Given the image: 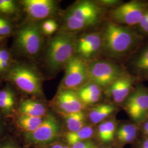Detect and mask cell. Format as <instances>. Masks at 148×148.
<instances>
[{
    "instance_id": "cell-1",
    "label": "cell",
    "mask_w": 148,
    "mask_h": 148,
    "mask_svg": "<svg viewBox=\"0 0 148 148\" xmlns=\"http://www.w3.org/2000/svg\"><path fill=\"white\" fill-rule=\"evenodd\" d=\"M101 35L102 50L106 56L113 58L131 56L145 42V38L136 29L113 21L106 24Z\"/></svg>"
},
{
    "instance_id": "cell-2",
    "label": "cell",
    "mask_w": 148,
    "mask_h": 148,
    "mask_svg": "<svg viewBox=\"0 0 148 148\" xmlns=\"http://www.w3.org/2000/svg\"><path fill=\"white\" fill-rule=\"evenodd\" d=\"M78 37L75 32L66 30L59 32L49 41L46 53V63L52 71L65 67L76 53Z\"/></svg>"
},
{
    "instance_id": "cell-3",
    "label": "cell",
    "mask_w": 148,
    "mask_h": 148,
    "mask_svg": "<svg viewBox=\"0 0 148 148\" xmlns=\"http://www.w3.org/2000/svg\"><path fill=\"white\" fill-rule=\"evenodd\" d=\"M101 11L99 5L90 1L75 3L64 14L65 30L76 32L95 25L101 19Z\"/></svg>"
},
{
    "instance_id": "cell-4",
    "label": "cell",
    "mask_w": 148,
    "mask_h": 148,
    "mask_svg": "<svg viewBox=\"0 0 148 148\" xmlns=\"http://www.w3.org/2000/svg\"><path fill=\"white\" fill-rule=\"evenodd\" d=\"M88 79L101 88H108L119 78L126 75L117 64L110 62L98 60L87 65Z\"/></svg>"
},
{
    "instance_id": "cell-5",
    "label": "cell",
    "mask_w": 148,
    "mask_h": 148,
    "mask_svg": "<svg viewBox=\"0 0 148 148\" xmlns=\"http://www.w3.org/2000/svg\"><path fill=\"white\" fill-rule=\"evenodd\" d=\"M124 109L133 122L140 125L148 118V87L136 85L124 101Z\"/></svg>"
},
{
    "instance_id": "cell-6",
    "label": "cell",
    "mask_w": 148,
    "mask_h": 148,
    "mask_svg": "<svg viewBox=\"0 0 148 148\" xmlns=\"http://www.w3.org/2000/svg\"><path fill=\"white\" fill-rule=\"evenodd\" d=\"M148 9V1L133 0L119 5L111 11L110 15L116 24L136 27Z\"/></svg>"
},
{
    "instance_id": "cell-7",
    "label": "cell",
    "mask_w": 148,
    "mask_h": 148,
    "mask_svg": "<svg viewBox=\"0 0 148 148\" xmlns=\"http://www.w3.org/2000/svg\"><path fill=\"white\" fill-rule=\"evenodd\" d=\"M42 32L41 27L35 23L27 24L19 30L16 43L23 53L35 56L42 47Z\"/></svg>"
},
{
    "instance_id": "cell-8",
    "label": "cell",
    "mask_w": 148,
    "mask_h": 148,
    "mask_svg": "<svg viewBox=\"0 0 148 148\" xmlns=\"http://www.w3.org/2000/svg\"><path fill=\"white\" fill-rule=\"evenodd\" d=\"M8 77L22 91L32 95L42 94L41 79L34 71L24 66H16L9 72Z\"/></svg>"
},
{
    "instance_id": "cell-9",
    "label": "cell",
    "mask_w": 148,
    "mask_h": 148,
    "mask_svg": "<svg viewBox=\"0 0 148 148\" xmlns=\"http://www.w3.org/2000/svg\"><path fill=\"white\" fill-rule=\"evenodd\" d=\"M87 64L84 59L75 55L65 65L62 89L79 90L88 80Z\"/></svg>"
},
{
    "instance_id": "cell-10",
    "label": "cell",
    "mask_w": 148,
    "mask_h": 148,
    "mask_svg": "<svg viewBox=\"0 0 148 148\" xmlns=\"http://www.w3.org/2000/svg\"><path fill=\"white\" fill-rule=\"evenodd\" d=\"M60 132V126L58 119L52 114H48L35 131L26 133L25 139L34 144H46L55 141Z\"/></svg>"
},
{
    "instance_id": "cell-11",
    "label": "cell",
    "mask_w": 148,
    "mask_h": 148,
    "mask_svg": "<svg viewBox=\"0 0 148 148\" xmlns=\"http://www.w3.org/2000/svg\"><path fill=\"white\" fill-rule=\"evenodd\" d=\"M103 39L101 33L91 32L78 37L76 53L85 60L93 58L102 50Z\"/></svg>"
},
{
    "instance_id": "cell-12",
    "label": "cell",
    "mask_w": 148,
    "mask_h": 148,
    "mask_svg": "<svg viewBox=\"0 0 148 148\" xmlns=\"http://www.w3.org/2000/svg\"><path fill=\"white\" fill-rule=\"evenodd\" d=\"M130 66L131 75L138 81H148V41H145L131 56Z\"/></svg>"
},
{
    "instance_id": "cell-13",
    "label": "cell",
    "mask_w": 148,
    "mask_h": 148,
    "mask_svg": "<svg viewBox=\"0 0 148 148\" xmlns=\"http://www.w3.org/2000/svg\"><path fill=\"white\" fill-rule=\"evenodd\" d=\"M21 3L28 16L35 19L47 18L57 8L56 2L53 0H24Z\"/></svg>"
},
{
    "instance_id": "cell-14",
    "label": "cell",
    "mask_w": 148,
    "mask_h": 148,
    "mask_svg": "<svg viewBox=\"0 0 148 148\" xmlns=\"http://www.w3.org/2000/svg\"><path fill=\"white\" fill-rule=\"evenodd\" d=\"M137 79L131 75L126 74L114 82L107 88V95L113 101L120 104L124 102L133 90Z\"/></svg>"
},
{
    "instance_id": "cell-15",
    "label": "cell",
    "mask_w": 148,
    "mask_h": 148,
    "mask_svg": "<svg viewBox=\"0 0 148 148\" xmlns=\"http://www.w3.org/2000/svg\"><path fill=\"white\" fill-rule=\"evenodd\" d=\"M56 104L63 114L84 111L85 106L79 99L76 91L62 89L56 98Z\"/></svg>"
},
{
    "instance_id": "cell-16",
    "label": "cell",
    "mask_w": 148,
    "mask_h": 148,
    "mask_svg": "<svg viewBox=\"0 0 148 148\" xmlns=\"http://www.w3.org/2000/svg\"><path fill=\"white\" fill-rule=\"evenodd\" d=\"M117 127L116 122L112 119H107L98 124L97 128L98 140L105 145L111 143L115 139Z\"/></svg>"
},
{
    "instance_id": "cell-17",
    "label": "cell",
    "mask_w": 148,
    "mask_h": 148,
    "mask_svg": "<svg viewBox=\"0 0 148 148\" xmlns=\"http://www.w3.org/2000/svg\"><path fill=\"white\" fill-rule=\"evenodd\" d=\"M115 110L116 108L113 105L102 104L91 109L87 116L92 124L98 125L107 120Z\"/></svg>"
},
{
    "instance_id": "cell-18",
    "label": "cell",
    "mask_w": 148,
    "mask_h": 148,
    "mask_svg": "<svg viewBox=\"0 0 148 148\" xmlns=\"http://www.w3.org/2000/svg\"><path fill=\"white\" fill-rule=\"evenodd\" d=\"M95 134L93 127L86 125L79 130L75 132H68L65 134V139L69 147L88 139H90Z\"/></svg>"
},
{
    "instance_id": "cell-19",
    "label": "cell",
    "mask_w": 148,
    "mask_h": 148,
    "mask_svg": "<svg viewBox=\"0 0 148 148\" xmlns=\"http://www.w3.org/2000/svg\"><path fill=\"white\" fill-rule=\"evenodd\" d=\"M19 110L21 115L30 116L43 117L46 113V108L43 104L30 99L22 101Z\"/></svg>"
},
{
    "instance_id": "cell-20",
    "label": "cell",
    "mask_w": 148,
    "mask_h": 148,
    "mask_svg": "<svg viewBox=\"0 0 148 148\" xmlns=\"http://www.w3.org/2000/svg\"><path fill=\"white\" fill-rule=\"evenodd\" d=\"M63 115L68 132H75L85 126L87 121V114L84 111Z\"/></svg>"
},
{
    "instance_id": "cell-21",
    "label": "cell",
    "mask_w": 148,
    "mask_h": 148,
    "mask_svg": "<svg viewBox=\"0 0 148 148\" xmlns=\"http://www.w3.org/2000/svg\"><path fill=\"white\" fill-rule=\"evenodd\" d=\"M44 117H34L21 115L19 117L17 123L18 126L26 133L35 131L44 120Z\"/></svg>"
},
{
    "instance_id": "cell-22",
    "label": "cell",
    "mask_w": 148,
    "mask_h": 148,
    "mask_svg": "<svg viewBox=\"0 0 148 148\" xmlns=\"http://www.w3.org/2000/svg\"><path fill=\"white\" fill-rule=\"evenodd\" d=\"M81 101H91L101 96V88L93 82L86 84L76 91Z\"/></svg>"
},
{
    "instance_id": "cell-23",
    "label": "cell",
    "mask_w": 148,
    "mask_h": 148,
    "mask_svg": "<svg viewBox=\"0 0 148 148\" xmlns=\"http://www.w3.org/2000/svg\"><path fill=\"white\" fill-rule=\"evenodd\" d=\"M41 31L46 35H51L57 31L58 24L54 20L48 19L43 22L41 26Z\"/></svg>"
},
{
    "instance_id": "cell-24",
    "label": "cell",
    "mask_w": 148,
    "mask_h": 148,
    "mask_svg": "<svg viewBox=\"0 0 148 148\" xmlns=\"http://www.w3.org/2000/svg\"><path fill=\"white\" fill-rule=\"evenodd\" d=\"M16 11L15 2L12 0H0V13H14Z\"/></svg>"
},
{
    "instance_id": "cell-25",
    "label": "cell",
    "mask_w": 148,
    "mask_h": 148,
    "mask_svg": "<svg viewBox=\"0 0 148 148\" xmlns=\"http://www.w3.org/2000/svg\"><path fill=\"white\" fill-rule=\"evenodd\" d=\"M70 148H98L97 144L93 140L88 139L82 142L76 143L70 147Z\"/></svg>"
},
{
    "instance_id": "cell-26",
    "label": "cell",
    "mask_w": 148,
    "mask_h": 148,
    "mask_svg": "<svg viewBox=\"0 0 148 148\" xmlns=\"http://www.w3.org/2000/svg\"><path fill=\"white\" fill-rule=\"evenodd\" d=\"M0 29L1 36L7 35L11 33V25L9 22L4 18H0Z\"/></svg>"
},
{
    "instance_id": "cell-27",
    "label": "cell",
    "mask_w": 148,
    "mask_h": 148,
    "mask_svg": "<svg viewBox=\"0 0 148 148\" xmlns=\"http://www.w3.org/2000/svg\"><path fill=\"white\" fill-rule=\"evenodd\" d=\"M0 100L14 103V98L10 90H2L0 91Z\"/></svg>"
},
{
    "instance_id": "cell-28",
    "label": "cell",
    "mask_w": 148,
    "mask_h": 148,
    "mask_svg": "<svg viewBox=\"0 0 148 148\" xmlns=\"http://www.w3.org/2000/svg\"><path fill=\"white\" fill-rule=\"evenodd\" d=\"M133 144L134 148H148V138L140 136Z\"/></svg>"
},
{
    "instance_id": "cell-29",
    "label": "cell",
    "mask_w": 148,
    "mask_h": 148,
    "mask_svg": "<svg viewBox=\"0 0 148 148\" xmlns=\"http://www.w3.org/2000/svg\"><path fill=\"white\" fill-rule=\"evenodd\" d=\"M14 105V103L0 100V109H1L3 111L7 112H11L13 108Z\"/></svg>"
},
{
    "instance_id": "cell-30",
    "label": "cell",
    "mask_w": 148,
    "mask_h": 148,
    "mask_svg": "<svg viewBox=\"0 0 148 148\" xmlns=\"http://www.w3.org/2000/svg\"><path fill=\"white\" fill-rule=\"evenodd\" d=\"M139 127L141 136L148 138V118L139 125Z\"/></svg>"
},
{
    "instance_id": "cell-31",
    "label": "cell",
    "mask_w": 148,
    "mask_h": 148,
    "mask_svg": "<svg viewBox=\"0 0 148 148\" xmlns=\"http://www.w3.org/2000/svg\"><path fill=\"white\" fill-rule=\"evenodd\" d=\"M100 2V3L106 6H114L120 3V1L116 0H102Z\"/></svg>"
},
{
    "instance_id": "cell-32",
    "label": "cell",
    "mask_w": 148,
    "mask_h": 148,
    "mask_svg": "<svg viewBox=\"0 0 148 148\" xmlns=\"http://www.w3.org/2000/svg\"><path fill=\"white\" fill-rule=\"evenodd\" d=\"M10 60V54L5 50L1 49L0 54V61H7Z\"/></svg>"
},
{
    "instance_id": "cell-33",
    "label": "cell",
    "mask_w": 148,
    "mask_h": 148,
    "mask_svg": "<svg viewBox=\"0 0 148 148\" xmlns=\"http://www.w3.org/2000/svg\"><path fill=\"white\" fill-rule=\"evenodd\" d=\"M9 65V62L0 61V71L4 70L7 68Z\"/></svg>"
},
{
    "instance_id": "cell-34",
    "label": "cell",
    "mask_w": 148,
    "mask_h": 148,
    "mask_svg": "<svg viewBox=\"0 0 148 148\" xmlns=\"http://www.w3.org/2000/svg\"><path fill=\"white\" fill-rule=\"evenodd\" d=\"M64 145L61 143H56L52 145L50 148H63Z\"/></svg>"
},
{
    "instance_id": "cell-35",
    "label": "cell",
    "mask_w": 148,
    "mask_h": 148,
    "mask_svg": "<svg viewBox=\"0 0 148 148\" xmlns=\"http://www.w3.org/2000/svg\"><path fill=\"white\" fill-rule=\"evenodd\" d=\"M98 148H111L110 147H108V146H106V145H104V146H101V147H99Z\"/></svg>"
},
{
    "instance_id": "cell-36",
    "label": "cell",
    "mask_w": 148,
    "mask_h": 148,
    "mask_svg": "<svg viewBox=\"0 0 148 148\" xmlns=\"http://www.w3.org/2000/svg\"><path fill=\"white\" fill-rule=\"evenodd\" d=\"M14 148L13 147H11V146H5V147H3L2 148Z\"/></svg>"
},
{
    "instance_id": "cell-37",
    "label": "cell",
    "mask_w": 148,
    "mask_h": 148,
    "mask_svg": "<svg viewBox=\"0 0 148 148\" xmlns=\"http://www.w3.org/2000/svg\"><path fill=\"white\" fill-rule=\"evenodd\" d=\"M63 148H70V147L68 146V145H64Z\"/></svg>"
},
{
    "instance_id": "cell-38",
    "label": "cell",
    "mask_w": 148,
    "mask_h": 148,
    "mask_svg": "<svg viewBox=\"0 0 148 148\" xmlns=\"http://www.w3.org/2000/svg\"><path fill=\"white\" fill-rule=\"evenodd\" d=\"M2 36H0V41L2 40Z\"/></svg>"
},
{
    "instance_id": "cell-39",
    "label": "cell",
    "mask_w": 148,
    "mask_h": 148,
    "mask_svg": "<svg viewBox=\"0 0 148 148\" xmlns=\"http://www.w3.org/2000/svg\"><path fill=\"white\" fill-rule=\"evenodd\" d=\"M0 36H1V29H0Z\"/></svg>"
},
{
    "instance_id": "cell-40",
    "label": "cell",
    "mask_w": 148,
    "mask_h": 148,
    "mask_svg": "<svg viewBox=\"0 0 148 148\" xmlns=\"http://www.w3.org/2000/svg\"><path fill=\"white\" fill-rule=\"evenodd\" d=\"M1 49H0V54H1Z\"/></svg>"
},
{
    "instance_id": "cell-41",
    "label": "cell",
    "mask_w": 148,
    "mask_h": 148,
    "mask_svg": "<svg viewBox=\"0 0 148 148\" xmlns=\"http://www.w3.org/2000/svg\"><path fill=\"white\" fill-rule=\"evenodd\" d=\"M0 132H1V127H0Z\"/></svg>"
}]
</instances>
